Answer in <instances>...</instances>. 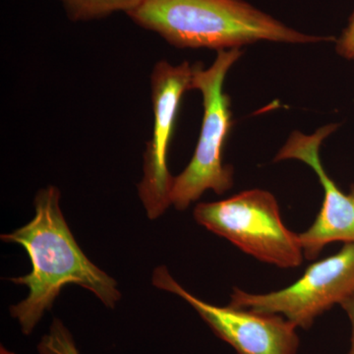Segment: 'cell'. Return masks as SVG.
Returning a JSON list of instances; mask_svg holds the SVG:
<instances>
[{"instance_id": "1", "label": "cell", "mask_w": 354, "mask_h": 354, "mask_svg": "<svg viewBox=\"0 0 354 354\" xmlns=\"http://www.w3.org/2000/svg\"><path fill=\"white\" fill-rule=\"evenodd\" d=\"M59 203L60 191L55 186L39 190L35 198L34 218L1 236L7 243L24 247L32 263L30 274L10 279L29 290L27 298L10 308L26 335L31 334L65 286H82L111 308L121 297L116 281L93 264L77 244Z\"/></svg>"}, {"instance_id": "2", "label": "cell", "mask_w": 354, "mask_h": 354, "mask_svg": "<svg viewBox=\"0 0 354 354\" xmlns=\"http://www.w3.org/2000/svg\"><path fill=\"white\" fill-rule=\"evenodd\" d=\"M179 48L227 50L260 41L314 44L333 37L304 34L244 0H142L127 14Z\"/></svg>"}, {"instance_id": "3", "label": "cell", "mask_w": 354, "mask_h": 354, "mask_svg": "<svg viewBox=\"0 0 354 354\" xmlns=\"http://www.w3.org/2000/svg\"><path fill=\"white\" fill-rule=\"evenodd\" d=\"M241 55V48L220 50L209 68H204L202 64L193 65L191 90L201 93L204 118L194 155L172 183L171 203L177 209H187L205 191L213 190L221 195L234 185V167L223 162V148L234 125L230 100L223 92V83Z\"/></svg>"}, {"instance_id": "4", "label": "cell", "mask_w": 354, "mask_h": 354, "mask_svg": "<svg viewBox=\"0 0 354 354\" xmlns=\"http://www.w3.org/2000/svg\"><path fill=\"white\" fill-rule=\"evenodd\" d=\"M194 218L262 262L293 269L304 261L299 234L286 227L278 202L268 191L247 190L230 199L201 203L194 209Z\"/></svg>"}, {"instance_id": "5", "label": "cell", "mask_w": 354, "mask_h": 354, "mask_svg": "<svg viewBox=\"0 0 354 354\" xmlns=\"http://www.w3.org/2000/svg\"><path fill=\"white\" fill-rule=\"evenodd\" d=\"M354 293V243H344L335 255L316 261L292 285L255 295L234 288L230 305L285 317L297 328L308 330L319 316Z\"/></svg>"}, {"instance_id": "6", "label": "cell", "mask_w": 354, "mask_h": 354, "mask_svg": "<svg viewBox=\"0 0 354 354\" xmlns=\"http://www.w3.org/2000/svg\"><path fill=\"white\" fill-rule=\"evenodd\" d=\"M192 72L193 65L188 62L172 65L162 60L151 75L153 127L152 138L146 144L143 178L138 185L140 199L151 220L162 215L171 205L174 177L167 169V153L181 100L191 90Z\"/></svg>"}, {"instance_id": "7", "label": "cell", "mask_w": 354, "mask_h": 354, "mask_svg": "<svg viewBox=\"0 0 354 354\" xmlns=\"http://www.w3.org/2000/svg\"><path fill=\"white\" fill-rule=\"evenodd\" d=\"M153 285L183 298L206 322L216 337L237 354H297V327L285 317L237 307L207 304L172 278L165 267L153 271Z\"/></svg>"}, {"instance_id": "8", "label": "cell", "mask_w": 354, "mask_h": 354, "mask_svg": "<svg viewBox=\"0 0 354 354\" xmlns=\"http://www.w3.org/2000/svg\"><path fill=\"white\" fill-rule=\"evenodd\" d=\"M337 124L325 125L312 135L299 131L291 133L290 138L274 158V162L298 160L316 172L324 188L322 208L315 221L299 234L304 258L315 260L324 247L333 242L354 243V184L346 194L324 169L320 148L324 140L337 130Z\"/></svg>"}, {"instance_id": "9", "label": "cell", "mask_w": 354, "mask_h": 354, "mask_svg": "<svg viewBox=\"0 0 354 354\" xmlns=\"http://www.w3.org/2000/svg\"><path fill=\"white\" fill-rule=\"evenodd\" d=\"M67 15L73 21H88L123 11L127 14L142 0H62Z\"/></svg>"}, {"instance_id": "10", "label": "cell", "mask_w": 354, "mask_h": 354, "mask_svg": "<svg viewBox=\"0 0 354 354\" xmlns=\"http://www.w3.org/2000/svg\"><path fill=\"white\" fill-rule=\"evenodd\" d=\"M39 351L41 354H79L71 335L58 320L53 322L50 334L41 339Z\"/></svg>"}, {"instance_id": "11", "label": "cell", "mask_w": 354, "mask_h": 354, "mask_svg": "<svg viewBox=\"0 0 354 354\" xmlns=\"http://www.w3.org/2000/svg\"><path fill=\"white\" fill-rule=\"evenodd\" d=\"M335 50L342 57L354 60V11L341 36L335 39Z\"/></svg>"}, {"instance_id": "12", "label": "cell", "mask_w": 354, "mask_h": 354, "mask_svg": "<svg viewBox=\"0 0 354 354\" xmlns=\"http://www.w3.org/2000/svg\"><path fill=\"white\" fill-rule=\"evenodd\" d=\"M342 308L346 311L349 319L351 327V346L348 354H354V293L351 297L346 298L341 304Z\"/></svg>"}]
</instances>
